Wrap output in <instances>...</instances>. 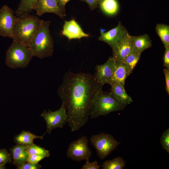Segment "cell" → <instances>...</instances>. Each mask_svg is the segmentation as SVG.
<instances>
[{"mask_svg": "<svg viewBox=\"0 0 169 169\" xmlns=\"http://www.w3.org/2000/svg\"><path fill=\"white\" fill-rule=\"evenodd\" d=\"M103 86L94 74L70 71L65 73L58 94L66 110L72 131L78 130L87 123L95 95Z\"/></svg>", "mask_w": 169, "mask_h": 169, "instance_id": "obj_1", "label": "cell"}, {"mask_svg": "<svg viewBox=\"0 0 169 169\" xmlns=\"http://www.w3.org/2000/svg\"><path fill=\"white\" fill-rule=\"evenodd\" d=\"M50 23V21L42 19L31 39L28 48L33 57L43 59L52 55L54 45L49 29Z\"/></svg>", "mask_w": 169, "mask_h": 169, "instance_id": "obj_2", "label": "cell"}, {"mask_svg": "<svg viewBox=\"0 0 169 169\" xmlns=\"http://www.w3.org/2000/svg\"><path fill=\"white\" fill-rule=\"evenodd\" d=\"M42 19L36 16L26 14L17 17L13 30V41L28 47Z\"/></svg>", "mask_w": 169, "mask_h": 169, "instance_id": "obj_3", "label": "cell"}, {"mask_svg": "<svg viewBox=\"0 0 169 169\" xmlns=\"http://www.w3.org/2000/svg\"><path fill=\"white\" fill-rule=\"evenodd\" d=\"M127 105L121 103L110 92L99 90L94 97L90 115V119L105 116L111 112L122 110Z\"/></svg>", "mask_w": 169, "mask_h": 169, "instance_id": "obj_4", "label": "cell"}, {"mask_svg": "<svg viewBox=\"0 0 169 169\" xmlns=\"http://www.w3.org/2000/svg\"><path fill=\"white\" fill-rule=\"evenodd\" d=\"M33 56L28 47L13 41L6 52L5 63L8 68H24Z\"/></svg>", "mask_w": 169, "mask_h": 169, "instance_id": "obj_5", "label": "cell"}, {"mask_svg": "<svg viewBox=\"0 0 169 169\" xmlns=\"http://www.w3.org/2000/svg\"><path fill=\"white\" fill-rule=\"evenodd\" d=\"M90 141L96 149L98 156L101 160L105 158L121 143L112 135L104 132L92 135Z\"/></svg>", "mask_w": 169, "mask_h": 169, "instance_id": "obj_6", "label": "cell"}, {"mask_svg": "<svg viewBox=\"0 0 169 169\" xmlns=\"http://www.w3.org/2000/svg\"><path fill=\"white\" fill-rule=\"evenodd\" d=\"M88 138L84 136L73 141L67 150V157L77 161L89 160L92 155V152L88 147Z\"/></svg>", "mask_w": 169, "mask_h": 169, "instance_id": "obj_7", "label": "cell"}, {"mask_svg": "<svg viewBox=\"0 0 169 169\" xmlns=\"http://www.w3.org/2000/svg\"><path fill=\"white\" fill-rule=\"evenodd\" d=\"M41 116L45 120L46 124V131L50 134L52 130L58 128H62L68 122V115L66 110L62 105L57 110L52 111L50 109L48 111L45 110L41 114Z\"/></svg>", "mask_w": 169, "mask_h": 169, "instance_id": "obj_8", "label": "cell"}, {"mask_svg": "<svg viewBox=\"0 0 169 169\" xmlns=\"http://www.w3.org/2000/svg\"><path fill=\"white\" fill-rule=\"evenodd\" d=\"M130 35L125 28L119 22L115 28L106 32H102L99 40L107 44L114 48Z\"/></svg>", "mask_w": 169, "mask_h": 169, "instance_id": "obj_9", "label": "cell"}, {"mask_svg": "<svg viewBox=\"0 0 169 169\" xmlns=\"http://www.w3.org/2000/svg\"><path fill=\"white\" fill-rule=\"evenodd\" d=\"M17 18L13 10L7 5L0 9V35L12 38L14 25Z\"/></svg>", "mask_w": 169, "mask_h": 169, "instance_id": "obj_10", "label": "cell"}, {"mask_svg": "<svg viewBox=\"0 0 169 169\" xmlns=\"http://www.w3.org/2000/svg\"><path fill=\"white\" fill-rule=\"evenodd\" d=\"M116 60L113 57H110L104 64L97 65L95 67V72L94 74L96 80L104 85L110 84L112 82L115 70Z\"/></svg>", "mask_w": 169, "mask_h": 169, "instance_id": "obj_11", "label": "cell"}, {"mask_svg": "<svg viewBox=\"0 0 169 169\" xmlns=\"http://www.w3.org/2000/svg\"><path fill=\"white\" fill-rule=\"evenodd\" d=\"M33 9L39 16L47 13H54L61 18L66 16L65 9L59 5L57 0H37Z\"/></svg>", "mask_w": 169, "mask_h": 169, "instance_id": "obj_12", "label": "cell"}, {"mask_svg": "<svg viewBox=\"0 0 169 169\" xmlns=\"http://www.w3.org/2000/svg\"><path fill=\"white\" fill-rule=\"evenodd\" d=\"M61 34L69 39H80L87 37L89 34L85 33L80 26L74 19L65 21L63 27Z\"/></svg>", "mask_w": 169, "mask_h": 169, "instance_id": "obj_13", "label": "cell"}, {"mask_svg": "<svg viewBox=\"0 0 169 169\" xmlns=\"http://www.w3.org/2000/svg\"><path fill=\"white\" fill-rule=\"evenodd\" d=\"M130 35L126 38L112 49L113 57L116 60H122L131 53L136 51L132 46Z\"/></svg>", "mask_w": 169, "mask_h": 169, "instance_id": "obj_14", "label": "cell"}, {"mask_svg": "<svg viewBox=\"0 0 169 169\" xmlns=\"http://www.w3.org/2000/svg\"><path fill=\"white\" fill-rule=\"evenodd\" d=\"M29 146L17 144L11 148L10 151L11 155L12 164L17 166H19L27 162L29 154L26 150Z\"/></svg>", "mask_w": 169, "mask_h": 169, "instance_id": "obj_15", "label": "cell"}, {"mask_svg": "<svg viewBox=\"0 0 169 169\" xmlns=\"http://www.w3.org/2000/svg\"><path fill=\"white\" fill-rule=\"evenodd\" d=\"M110 84V92L118 100L127 105L133 102L131 97L125 91V87L116 82H112Z\"/></svg>", "mask_w": 169, "mask_h": 169, "instance_id": "obj_16", "label": "cell"}, {"mask_svg": "<svg viewBox=\"0 0 169 169\" xmlns=\"http://www.w3.org/2000/svg\"><path fill=\"white\" fill-rule=\"evenodd\" d=\"M130 39L134 49L141 54L152 46V41L147 34L137 36L131 35Z\"/></svg>", "mask_w": 169, "mask_h": 169, "instance_id": "obj_17", "label": "cell"}, {"mask_svg": "<svg viewBox=\"0 0 169 169\" xmlns=\"http://www.w3.org/2000/svg\"><path fill=\"white\" fill-rule=\"evenodd\" d=\"M116 61L115 67L112 82H116L125 87V79L131 74L127 65L123 61Z\"/></svg>", "mask_w": 169, "mask_h": 169, "instance_id": "obj_18", "label": "cell"}, {"mask_svg": "<svg viewBox=\"0 0 169 169\" xmlns=\"http://www.w3.org/2000/svg\"><path fill=\"white\" fill-rule=\"evenodd\" d=\"M45 133L41 136H38L33 133L29 131L23 130L19 134L16 135L14 138V141L18 144L25 145L28 146L34 145L33 140L35 139L42 140Z\"/></svg>", "mask_w": 169, "mask_h": 169, "instance_id": "obj_19", "label": "cell"}, {"mask_svg": "<svg viewBox=\"0 0 169 169\" xmlns=\"http://www.w3.org/2000/svg\"><path fill=\"white\" fill-rule=\"evenodd\" d=\"M99 5L102 11L108 15L115 14L119 9V4L116 0H102Z\"/></svg>", "mask_w": 169, "mask_h": 169, "instance_id": "obj_20", "label": "cell"}, {"mask_svg": "<svg viewBox=\"0 0 169 169\" xmlns=\"http://www.w3.org/2000/svg\"><path fill=\"white\" fill-rule=\"evenodd\" d=\"M37 0H20L15 12L17 17L28 14L33 11V7Z\"/></svg>", "mask_w": 169, "mask_h": 169, "instance_id": "obj_21", "label": "cell"}, {"mask_svg": "<svg viewBox=\"0 0 169 169\" xmlns=\"http://www.w3.org/2000/svg\"><path fill=\"white\" fill-rule=\"evenodd\" d=\"M155 30L165 49L169 47V25L163 23L157 24L155 27Z\"/></svg>", "mask_w": 169, "mask_h": 169, "instance_id": "obj_22", "label": "cell"}, {"mask_svg": "<svg viewBox=\"0 0 169 169\" xmlns=\"http://www.w3.org/2000/svg\"><path fill=\"white\" fill-rule=\"evenodd\" d=\"M126 164L122 157L117 156L111 160L105 161L100 166L102 169H123Z\"/></svg>", "mask_w": 169, "mask_h": 169, "instance_id": "obj_23", "label": "cell"}, {"mask_svg": "<svg viewBox=\"0 0 169 169\" xmlns=\"http://www.w3.org/2000/svg\"><path fill=\"white\" fill-rule=\"evenodd\" d=\"M141 54L136 51L130 54L122 60L127 65L130 74L132 72L134 68L138 63Z\"/></svg>", "mask_w": 169, "mask_h": 169, "instance_id": "obj_24", "label": "cell"}, {"mask_svg": "<svg viewBox=\"0 0 169 169\" xmlns=\"http://www.w3.org/2000/svg\"><path fill=\"white\" fill-rule=\"evenodd\" d=\"M26 150L29 155L33 154L43 155L48 157L50 155L49 150H46L44 148L38 146L35 144L28 146L26 148Z\"/></svg>", "mask_w": 169, "mask_h": 169, "instance_id": "obj_25", "label": "cell"}, {"mask_svg": "<svg viewBox=\"0 0 169 169\" xmlns=\"http://www.w3.org/2000/svg\"><path fill=\"white\" fill-rule=\"evenodd\" d=\"M160 142L162 148L169 153V128L165 131L161 136Z\"/></svg>", "mask_w": 169, "mask_h": 169, "instance_id": "obj_26", "label": "cell"}, {"mask_svg": "<svg viewBox=\"0 0 169 169\" xmlns=\"http://www.w3.org/2000/svg\"><path fill=\"white\" fill-rule=\"evenodd\" d=\"M12 162V158L10 153L5 149H0V163L5 165Z\"/></svg>", "mask_w": 169, "mask_h": 169, "instance_id": "obj_27", "label": "cell"}, {"mask_svg": "<svg viewBox=\"0 0 169 169\" xmlns=\"http://www.w3.org/2000/svg\"><path fill=\"white\" fill-rule=\"evenodd\" d=\"M42 166L38 163H32L28 162L24 163L17 168L18 169H40Z\"/></svg>", "mask_w": 169, "mask_h": 169, "instance_id": "obj_28", "label": "cell"}, {"mask_svg": "<svg viewBox=\"0 0 169 169\" xmlns=\"http://www.w3.org/2000/svg\"><path fill=\"white\" fill-rule=\"evenodd\" d=\"M47 157L44 155L36 154L29 155L27 162L32 163H38V162L44 158Z\"/></svg>", "mask_w": 169, "mask_h": 169, "instance_id": "obj_29", "label": "cell"}, {"mask_svg": "<svg viewBox=\"0 0 169 169\" xmlns=\"http://www.w3.org/2000/svg\"><path fill=\"white\" fill-rule=\"evenodd\" d=\"M100 166L99 165L98 162L95 161L90 162L89 160H86L85 163L81 168V169H99Z\"/></svg>", "mask_w": 169, "mask_h": 169, "instance_id": "obj_30", "label": "cell"}, {"mask_svg": "<svg viewBox=\"0 0 169 169\" xmlns=\"http://www.w3.org/2000/svg\"><path fill=\"white\" fill-rule=\"evenodd\" d=\"M86 2L88 5L90 10L96 8L100 4L102 0H79Z\"/></svg>", "mask_w": 169, "mask_h": 169, "instance_id": "obj_31", "label": "cell"}, {"mask_svg": "<svg viewBox=\"0 0 169 169\" xmlns=\"http://www.w3.org/2000/svg\"><path fill=\"white\" fill-rule=\"evenodd\" d=\"M163 65L166 68H169V47L165 49L163 57Z\"/></svg>", "mask_w": 169, "mask_h": 169, "instance_id": "obj_32", "label": "cell"}, {"mask_svg": "<svg viewBox=\"0 0 169 169\" xmlns=\"http://www.w3.org/2000/svg\"><path fill=\"white\" fill-rule=\"evenodd\" d=\"M163 72L166 80V90L168 95H169V68H164Z\"/></svg>", "mask_w": 169, "mask_h": 169, "instance_id": "obj_33", "label": "cell"}, {"mask_svg": "<svg viewBox=\"0 0 169 169\" xmlns=\"http://www.w3.org/2000/svg\"><path fill=\"white\" fill-rule=\"evenodd\" d=\"M59 5L63 8L65 9L66 4L70 0H57Z\"/></svg>", "mask_w": 169, "mask_h": 169, "instance_id": "obj_34", "label": "cell"}, {"mask_svg": "<svg viewBox=\"0 0 169 169\" xmlns=\"http://www.w3.org/2000/svg\"><path fill=\"white\" fill-rule=\"evenodd\" d=\"M6 168L5 164L0 163V169H5Z\"/></svg>", "mask_w": 169, "mask_h": 169, "instance_id": "obj_35", "label": "cell"}]
</instances>
